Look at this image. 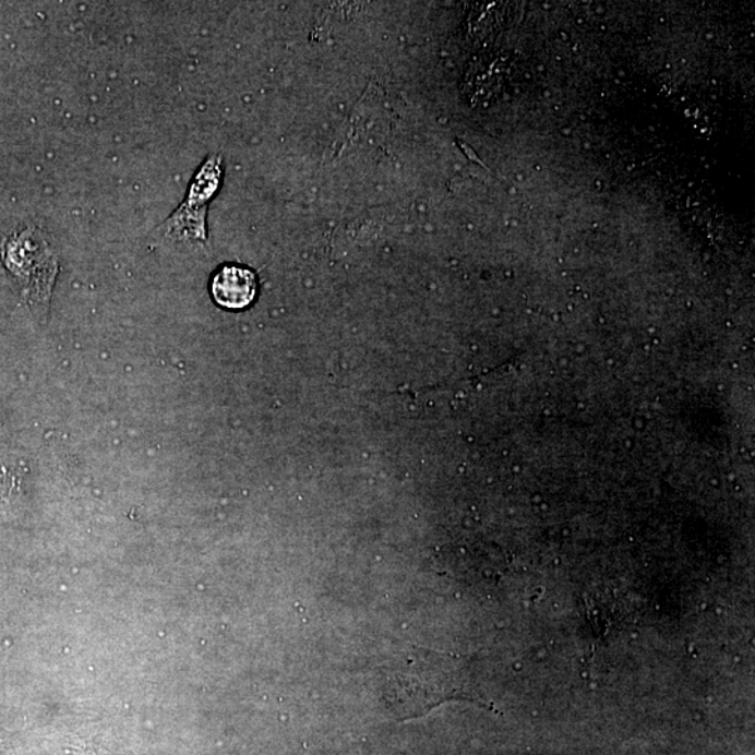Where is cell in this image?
I'll return each instance as SVG.
<instances>
[{
  "label": "cell",
  "mask_w": 755,
  "mask_h": 755,
  "mask_svg": "<svg viewBox=\"0 0 755 755\" xmlns=\"http://www.w3.org/2000/svg\"><path fill=\"white\" fill-rule=\"evenodd\" d=\"M3 261L17 277L29 305L47 310L58 263L43 232L26 228L10 238L3 247Z\"/></svg>",
  "instance_id": "obj_1"
},
{
  "label": "cell",
  "mask_w": 755,
  "mask_h": 755,
  "mask_svg": "<svg viewBox=\"0 0 755 755\" xmlns=\"http://www.w3.org/2000/svg\"><path fill=\"white\" fill-rule=\"evenodd\" d=\"M221 182L223 156L212 154L193 177L180 207L163 223L164 235L185 242H206L208 203L220 191Z\"/></svg>",
  "instance_id": "obj_2"
},
{
  "label": "cell",
  "mask_w": 755,
  "mask_h": 755,
  "mask_svg": "<svg viewBox=\"0 0 755 755\" xmlns=\"http://www.w3.org/2000/svg\"><path fill=\"white\" fill-rule=\"evenodd\" d=\"M211 291L217 305L226 310H243L255 301L257 280L248 267L226 265L213 276Z\"/></svg>",
  "instance_id": "obj_3"
}]
</instances>
